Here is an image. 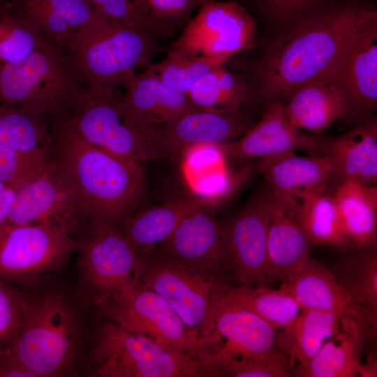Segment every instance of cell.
Returning <instances> with one entry per match:
<instances>
[{"label": "cell", "instance_id": "obj_36", "mask_svg": "<svg viewBox=\"0 0 377 377\" xmlns=\"http://www.w3.org/2000/svg\"><path fill=\"white\" fill-rule=\"evenodd\" d=\"M45 38V36L24 18L0 10V64L22 61Z\"/></svg>", "mask_w": 377, "mask_h": 377}, {"label": "cell", "instance_id": "obj_43", "mask_svg": "<svg viewBox=\"0 0 377 377\" xmlns=\"http://www.w3.org/2000/svg\"><path fill=\"white\" fill-rule=\"evenodd\" d=\"M226 154L218 145L204 144L193 146L181 156L189 181H192L224 165Z\"/></svg>", "mask_w": 377, "mask_h": 377}, {"label": "cell", "instance_id": "obj_31", "mask_svg": "<svg viewBox=\"0 0 377 377\" xmlns=\"http://www.w3.org/2000/svg\"><path fill=\"white\" fill-rule=\"evenodd\" d=\"M223 293L230 302L253 313L277 329L290 325L301 311L291 295L267 285L242 286L224 281Z\"/></svg>", "mask_w": 377, "mask_h": 377}, {"label": "cell", "instance_id": "obj_10", "mask_svg": "<svg viewBox=\"0 0 377 377\" xmlns=\"http://www.w3.org/2000/svg\"><path fill=\"white\" fill-rule=\"evenodd\" d=\"M141 258L139 283L163 297L200 341L211 325L225 281L154 254Z\"/></svg>", "mask_w": 377, "mask_h": 377}, {"label": "cell", "instance_id": "obj_46", "mask_svg": "<svg viewBox=\"0 0 377 377\" xmlns=\"http://www.w3.org/2000/svg\"><path fill=\"white\" fill-rule=\"evenodd\" d=\"M15 190L0 182V230L5 225L12 209Z\"/></svg>", "mask_w": 377, "mask_h": 377}, {"label": "cell", "instance_id": "obj_48", "mask_svg": "<svg viewBox=\"0 0 377 377\" xmlns=\"http://www.w3.org/2000/svg\"><path fill=\"white\" fill-rule=\"evenodd\" d=\"M11 1L12 0H0V6H3Z\"/></svg>", "mask_w": 377, "mask_h": 377}, {"label": "cell", "instance_id": "obj_34", "mask_svg": "<svg viewBox=\"0 0 377 377\" xmlns=\"http://www.w3.org/2000/svg\"><path fill=\"white\" fill-rule=\"evenodd\" d=\"M361 352L350 336L343 331L320 348L304 367L294 371L300 377H354L361 363Z\"/></svg>", "mask_w": 377, "mask_h": 377}, {"label": "cell", "instance_id": "obj_17", "mask_svg": "<svg viewBox=\"0 0 377 377\" xmlns=\"http://www.w3.org/2000/svg\"><path fill=\"white\" fill-rule=\"evenodd\" d=\"M151 254L225 281L229 279L223 263L221 224L202 203L188 212L170 237Z\"/></svg>", "mask_w": 377, "mask_h": 377}, {"label": "cell", "instance_id": "obj_22", "mask_svg": "<svg viewBox=\"0 0 377 377\" xmlns=\"http://www.w3.org/2000/svg\"><path fill=\"white\" fill-rule=\"evenodd\" d=\"M244 110L222 112L195 108L186 112L172 123L162 126L165 155L181 157L193 146L223 145L236 140L253 125Z\"/></svg>", "mask_w": 377, "mask_h": 377}, {"label": "cell", "instance_id": "obj_35", "mask_svg": "<svg viewBox=\"0 0 377 377\" xmlns=\"http://www.w3.org/2000/svg\"><path fill=\"white\" fill-rule=\"evenodd\" d=\"M230 57L193 55L184 52L167 50L165 57L145 68L153 72L165 84L187 95L194 84L212 68L226 64Z\"/></svg>", "mask_w": 377, "mask_h": 377}, {"label": "cell", "instance_id": "obj_41", "mask_svg": "<svg viewBox=\"0 0 377 377\" xmlns=\"http://www.w3.org/2000/svg\"><path fill=\"white\" fill-rule=\"evenodd\" d=\"M24 301L12 283L0 280V353L7 348L18 329Z\"/></svg>", "mask_w": 377, "mask_h": 377}, {"label": "cell", "instance_id": "obj_42", "mask_svg": "<svg viewBox=\"0 0 377 377\" xmlns=\"http://www.w3.org/2000/svg\"><path fill=\"white\" fill-rule=\"evenodd\" d=\"M152 16L173 31L184 27L206 0H146Z\"/></svg>", "mask_w": 377, "mask_h": 377}, {"label": "cell", "instance_id": "obj_14", "mask_svg": "<svg viewBox=\"0 0 377 377\" xmlns=\"http://www.w3.org/2000/svg\"><path fill=\"white\" fill-rule=\"evenodd\" d=\"M277 330L227 300L222 284L211 325L200 339L198 359L210 376L215 367L227 360L260 355L274 349Z\"/></svg>", "mask_w": 377, "mask_h": 377}, {"label": "cell", "instance_id": "obj_23", "mask_svg": "<svg viewBox=\"0 0 377 377\" xmlns=\"http://www.w3.org/2000/svg\"><path fill=\"white\" fill-rule=\"evenodd\" d=\"M323 154L330 160L334 179L362 186L377 182V121L364 117L348 131L320 139Z\"/></svg>", "mask_w": 377, "mask_h": 377}, {"label": "cell", "instance_id": "obj_27", "mask_svg": "<svg viewBox=\"0 0 377 377\" xmlns=\"http://www.w3.org/2000/svg\"><path fill=\"white\" fill-rule=\"evenodd\" d=\"M344 231L353 248L377 241V187L339 182L332 192Z\"/></svg>", "mask_w": 377, "mask_h": 377}, {"label": "cell", "instance_id": "obj_40", "mask_svg": "<svg viewBox=\"0 0 377 377\" xmlns=\"http://www.w3.org/2000/svg\"><path fill=\"white\" fill-rule=\"evenodd\" d=\"M251 165H245L233 174L225 166L190 182L195 197L205 206L216 204L229 198L249 177Z\"/></svg>", "mask_w": 377, "mask_h": 377}, {"label": "cell", "instance_id": "obj_38", "mask_svg": "<svg viewBox=\"0 0 377 377\" xmlns=\"http://www.w3.org/2000/svg\"><path fill=\"white\" fill-rule=\"evenodd\" d=\"M213 376L288 377L293 367L286 353L279 346L265 354L227 360L214 369Z\"/></svg>", "mask_w": 377, "mask_h": 377}, {"label": "cell", "instance_id": "obj_21", "mask_svg": "<svg viewBox=\"0 0 377 377\" xmlns=\"http://www.w3.org/2000/svg\"><path fill=\"white\" fill-rule=\"evenodd\" d=\"M118 85L124 89V109L135 121L145 127L168 125L197 108L186 95L168 87L147 68L140 74L135 70L123 73Z\"/></svg>", "mask_w": 377, "mask_h": 377}, {"label": "cell", "instance_id": "obj_15", "mask_svg": "<svg viewBox=\"0 0 377 377\" xmlns=\"http://www.w3.org/2000/svg\"><path fill=\"white\" fill-rule=\"evenodd\" d=\"M223 263L237 286L267 285L272 280L267 256L268 214L265 191L222 225Z\"/></svg>", "mask_w": 377, "mask_h": 377}, {"label": "cell", "instance_id": "obj_1", "mask_svg": "<svg viewBox=\"0 0 377 377\" xmlns=\"http://www.w3.org/2000/svg\"><path fill=\"white\" fill-rule=\"evenodd\" d=\"M375 17L367 0H327L283 22L253 66L249 83L256 97L266 104L287 100L328 70Z\"/></svg>", "mask_w": 377, "mask_h": 377}, {"label": "cell", "instance_id": "obj_26", "mask_svg": "<svg viewBox=\"0 0 377 377\" xmlns=\"http://www.w3.org/2000/svg\"><path fill=\"white\" fill-rule=\"evenodd\" d=\"M341 331L339 318L332 313L301 309L294 321L276 331V345L288 356L296 369L305 366L323 345Z\"/></svg>", "mask_w": 377, "mask_h": 377}, {"label": "cell", "instance_id": "obj_7", "mask_svg": "<svg viewBox=\"0 0 377 377\" xmlns=\"http://www.w3.org/2000/svg\"><path fill=\"white\" fill-rule=\"evenodd\" d=\"M88 367L92 376L99 377L207 376L195 356L167 348L110 320L98 327Z\"/></svg>", "mask_w": 377, "mask_h": 377}, {"label": "cell", "instance_id": "obj_3", "mask_svg": "<svg viewBox=\"0 0 377 377\" xmlns=\"http://www.w3.org/2000/svg\"><path fill=\"white\" fill-rule=\"evenodd\" d=\"M81 332L76 314L58 292L25 298L18 329L3 351L36 377L68 373L78 356Z\"/></svg>", "mask_w": 377, "mask_h": 377}, {"label": "cell", "instance_id": "obj_20", "mask_svg": "<svg viewBox=\"0 0 377 377\" xmlns=\"http://www.w3.org/2000/svg\"><path fill=\"white\" fill-rule=\"evenodd\" d=\"M268 214L267 256L272 279L286 280L311 255L313 244L297 218L299 200L265 191Z\"/></svg>", "mask_w": 377, "mask_h": 377}, {"label": "cell", "instance_id": "obj_8", "mask_svg": "<svg viewBox=\"0 0 377 377\" xmlns=\"http://www.w3.org/2000/svg\"><path fill=\"white\" fill-rule=\"evenodd\" d=\"M77 228L63 221L8 226L0 230V280L31 283L77 252Z\"/></svg>", "mask_w": 377, "mask_h": 377}, {"label": "cell", "instance_id": "obj_45", "mask_svg": "<svg viewBox=\"0 0 377 377\" xmlns=\"http://www.w3.org/2000/svg\"><path fill=\"white\" fill-rule=\"evenodd\" d=\"M62 17L74 30L91 20L98 11L89 0H37Z\"/></svg>", "mask_w": 377, "mask_h": 377}, {"label": "cell", "instance_id": "obj_37", "mask_svg": "<svg viewBox=\"0 0 377 377\" xmlns=\"http://www.w3.org/2000/svg\"><path fill=\"white\" fill-rule=\"evenodd\" d=\"M51 159L49 146L24 151L0 145V182L17 190L43 172Z\"/></svg>", "mask_w": 377, "mask_h": 377}, {"label": "cell", "instance_id": "obj_47", "mask_svg": "<svg viewBox=\"0 0 377 377\" xmlns=\"http://www.w3.org/2000/svg\"><path fill=\"white\" fill-rule=\"evenodd\" d=\"M357 376H377V356L376 350L370 352L364 364L360 363L357 370Z\"/></svg>", "mask_w": 377, "mask_h": 377}, {"label": "cell", "instance_id": "obj_9", "mask_svg": "<svg viewBox=\"0 0 377 377\" xmlns=\"http://www.w3.org/2000/svg\"><path fill=\"white\" fill-rule=\"evenodd\" d=\"M77 249L81 286L99 306L139 283L142 258L121 231L105 223H87Z\"/></svg>", "mask_w": 377, "mask_h": 377}, {"label": "cell", "instance_id": "obj_39", "mask_svg": "<svg viewBox=\"0 0 377 377\" xmlns=\"http://www.w3.org/2000/svg\"><path fill=\"white\" fill-rule=\"evenodd\" d=\"M95 9L126 26L170 38L175 31L158 22L151 14L146 0H89Z\"/></svg>", "mask_w": 377, "mask_h": 377}, {"label": "cell", "instance_id": "obj_30", "mask_svg": "<svg viewBox=\"0 0 377 377\" xmlns=\"http://www.w3.org/2000/svg\"><path fill=\"white\" fill-rule=\"evenodd\" d=\"M327 189L299 201V223L313 246L353 249L344 231L333 194Z\"/></svg>", "mask_w": 377, "mask_h": 377}, {"label": "cell", "instance_id": "obj_12", "mask_svg": "<svg viewBox=\"0 0 377 377\" xmlns=\"http://www.w3.org/2000/svg\"><path fill=\"white\" fill-rule=\"evenodd\" d=\"M256 34V21L244 5L235 0H206L168 50L232 57L253 49Z\"/></svg>", "mask_w": 377, "mask_h": 377}, {"label": "cell", "instance_id": "obj_25", "mask_svg": "<svg viewBox=\"0 0 377 377\" xmlns=\"http://www.w3.org/2000/svg\"><path fill=\"white\" fill-rule=\"evenodd\" d=\"M284 109L294 126L316 135L350 117L349 105L342 92L334 83L322 78L296 89L284 103Z\"/></svg>", "mask_w": 377, "mask_h": 377}, {"label": "cell", "instance_id": "obj_13", "mask_svg": "<svg viewBox=\"0 0 377 377\" xmlns=\"http://www.w3.org/2000/svg\"><path fill=\"white\" fill-rule=\"evenodd\" d=\"M280 289L291 295L301 309L325 311L339 320L341 330L357 343L360 352L377 334V315L356 304L337 282L330 268L311 255Z\"/></svg>", "mask_w": 377, "mask_h": 377}, {"label": "cell", "instance_id": "obj_16", "mask_svg": "<svg viewBox=\"0 0 377 377\" xmlns=\"http://www.w3.org/2000/svg\"><path fill=\"white\" fill-rule=\"evenodd\" d=\"M318 78L330 81L340 89L348 103L350 117L362 119L376 107L377 17L358 29L341 57Z\"/></svg>", "mask_w": 377, "mask_h": 377}, {"label": "cell", "instance_id": "obj_44", "mask_svg": "<svg viewBox=\"0 0 377 377\" xmlns=\"http://www.w3.org/2000/svg\"><path fill=\"white\" fill-rule=\"evenodd\" d=\"M265 17L284 22L327 0H248Z\"/></svg>", "mask_w": 377, "mask_h": 377}, {"label": "cell", "instance_id": "obj_33", "mask_svg": "<svg viewBox=\"0 0 377 377\" xmlns=\"http://www.w3.org/2000/svg\"><path fill=\"white\" fill-rule=\"evenodd\" d=\"M50 140V121L32 109L0 103V145L24 151L46 148Z\"/></svg>", "mask_w": 377, "mask_h": 377}, {"label": "cell", "instance_id": "obj_28", "mask_svg": "<svg viewBox=\"0 0 377 377\" xmlns=\"http://www.w3.org/2000/svg\"><path fill=\"white\" fill-rule=\"evenodd\" d=\"M200 203L193 198L140 209L120 230L139 256L143 258L165 242L182 218Z\"/></svg>", "mask_w": 377, "mask_h": 377}, {"label": "cell", "instance_id": "obj_11", "mask_svg": "<svg viewBox=\"0 0 377 377\" xmlns=\"http://www.w3.org/2000/svg\"><path fill=\"white\" fill-rule=\"evenodd\" d=\"M98 307L121 327L198 358L197 333L163 297L140 283L114 295Z\"/></svg>", "mask_w": 377, "mask_h": 377}, {"label": "cell", "instance_id": "obj_4", "mask_svg": "<svg viewBox=\"0 0 377 377\" xmlns=\"http://www.w3.org/2000/svg\"><path fill=\"white\" fill-rule=\"evenodd\" d=\"M160 39L98 12L74 31L64 50L87 87H119L123 73L151 63L162 49Z\"/></svg>", "mask_w": 377, "mask_h": 377}, {"label": "cell", "instance_id": "obj_18", "mask_svg": "<svg viewBox=\"0 0 377 377\" xmlns=\"http://www.w3.org/2000/svg\"><path fill=\"white\" fill-rule=\"evenodd\" d=\"M50 221L66 222L76 228L80 223L73 188L52 156L43 172L15 190L13 205L3 227Z\"/></svg>", "mask_w": 377, "mask_h": 377}, {"label": "cell", "instance_id": "obj_24", "mask_svg": "<svg viewBox=\"0 0 377 377\" xmlns=\"http://www.w3.org/2000/svg\"><path fill=\"white\" fill-rule=\"evenodd\" d=\"M257 166L270 191L297 200L327 189L334 178L331 163L323 154L302 156L291 152L261 158Z\"/></svg>", "mask_w": 377, "mask_h": 377}, {"label": "cell", "instance_id": "obj_6", "mask_svg": "<svg viewBox=\"0 0 377 377\" xmlns=\"http://www.w3.org/2000/svg\"><path fill=\"white\" fill-rule=\"evenodd\" d=\"M69 116L84 140L118 158L144 166L165 156L162 126L135 121L118 87H86Z\"/></svg>", "mask_w": 377, "mask_h": 377}, {"label": "cell", "instance_id": "obj_19", "mask_svg": "<svg viewBox=\"0 0 377 377\" xmlns=\"http://www.w3.org/2000/svg\"><path fill=\"white\" fill-rule=\"evenodd\" d=\"M218 145L226 155L241 160L261 159L296 151L323 154L320 139L294 126L286 116L284 102L280 101L267 103L260 119L240 137Z\"/></svg>", "mask_w": 377, "mask_h": 377}, {"label": "cell", "instance_id": "obj_29", "mask_svg": "<svg viewBox=\"0 0 377 377\" xmlns=\"http://www.w3.org/2000/svg\"><path fill=\"white\" fill-rule=\"evenodd\" d=\"M226 64L204 74L186 96L198 108L222 112H237L256 98L246 77L229 69Z\"/></svg>", "mask_w": 377, "mask_h": 377}, {"label": "cell", "instance_id": "obj_32", "mask_svg": "<svg viewBox=\"0 0 377 377\" xmlns=\"http://www.w3.org/2000/svg\"><path fill=\"white\" fill-rule=\"evenodd\" d=\"M355 249L330 269L356 304L377 315L376 247Z\"/></svg>", "mask_w": 377, "mask_h": 377}, {"label": "cell", "instance_id": "obj_2", "mask_svg": "<svg viewBox=\"0 0 377 377\" xmlns=\"http://www.w3.org/2000/svg\"><path fill=\"white\" fill-rule=\"evenodd\" d=\"M50 150L73 188L80 222L120 230L140 209L146 191L144 166L91 145L70 116L50 119Z\"/></svg>", "mask_w": 377, "mask_h": 377}, {"label": "cell", "instance_id": "obj_5", "mask_svg": "<svg viewBox=\"0 0 377 377\" xmlns=\"http://www.w3.org/2000/svg\"><path fill=\"white\" fill-rule=\"evenodd\" d=\"M86 87L64 50L47 37L22 61L0 64V103L50 119L69 116Z\"/></svg>", "mask_w": 377, "mask_h": 377}]
</instances>
